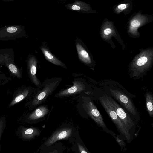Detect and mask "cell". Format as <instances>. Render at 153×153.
<instances>
[{
  "mask_svg": "<svg viewBox=\"0 0 153 153\" xmlns=\"http://www.w3.org/2000/svg\"><path fill=\"white\" fill-rule=\"evenodd\" d=\"M99 100L104 109L115 124L118 131L128 140L130 138L128 129L121 120L109 103L106 96L100 97Z\"/></svg>",
  "mask_w": 153,
  "mask_h": 153,
  "instance_id": "cell-1",
  "label": "cell"
},
{
  "mask_svg": "<svg viewBox=\"0 0 153 153\" xmlns=\"http://www.w3.org/2000/svg\"><path fill=\"white\" fill-rule=\"evenodd\" d=\"M25 36V27L21 25L9 26L0 28V41L16 40Z\"/></svg>",
  "mask_w": 153,
  "mask_h": 153,
  "instance_id": "cell-2",
  "label": "cell"
},
{
  "mask_svg": "<svg viewBox=\"0 0 153 153\" xmlns=\"http://www.w3.org/2000/svg\"><path fill=\"white\" fill-rule=\"evenodd\" d=\"M111 95L117 100L131 114L136 116L138 115L137 109L129 98L118 90L110 89Z\"/></svg>",
  "mask_w": 153,
  "mask_h": 153,
  "instance_id": "cell-3",
  "label": "cell"
},
{
  "mask_svg": "<svg viewBox=\"0 0 153 153\" xmlns=\"http://www.w3.org/2000/svg\"><path fill=\"white\" fill-rule=\"evenodd\" d=\"M60 79L52 81L45 85L43 89L36 95L32 101V104L36 106L43 102L56 88Z\"/></svg>",
  "mask_w": 153,
  "mask_h": 153,
  "instance_id": "cell-4",
  "label": "cell"
},
{
  "mask_svg": "<svg viewBox=\"0 0 153 153\" xmlns=\"http://www.w3.org/2000/svg\"><path fill=\"white\" fill-rule=\"evenodd\" d=\"M106 97L121 120L128 129L131 128L134 123L129 114L114 100L110 97Z\"/></svg>",
  "mask_w": 153,
  "mask_h": 153,
  "instance_id": "cell-5",
  "label": "cell"
},
{
  "mask_svg": "<svg viewBox=\"0 0 153 153\" xmlns=\"http://www.w3.org/2000/svg\"><path fill=\"white\" fill-rule=\"evenodd\" d=\"M72 132V129L69 128L61 129L53 134L46 141L45 144L50 146L58 140L67 139L71 136Z\"/></svg>",
  "mask_w": 153,
  "mask_h": 153,
  "instance_id": "cell-6",
  "label": "cell"
},
{
  "mask_svg": "<svg viewBox=\"0 0 153 153\" xmlns=\"http://www.w3.org/2000/svg\"><path fill=\"white\" fill-rule=\"evenodd\" d=\"M86 107L88 114L98 125L102 128L106 127L101 114L91 101L87 103Z\"/></svg>",
  "mask_w": 153,
  "mask_h": 153,
  "instance_id": "cell-7",
  "label": "cell"
},
{
  "mask_svg": "<svg viewBox=\"0 0 153 153\" xmlns=\"http://www.w3.org/2000/svg\"><path fill=\"white\" fill-rule=\"evenodd\" d=\"M37 61L36 58L32 55H28L27 64L30 78L34 84L37 87L40 85L39 82L36 76Z\"/></svg>",
  "mask_w": 153,
  "mask_h": 153,
  "instance_id": "cell-8",
  "label": "cell"
},
{
  "mask_svg": "<svg viewBox=\"0 0 153 153\" xmlns=\"http://www.w3.org/2000/svg\"><path fill=\"white\" fill-rule=\"evenodd\" d=\"M76 46L78 58L82 62L86 64H89L91 62L89 53L85 49L82 40L77 39L75 42Z\"/></svg>",
  "mask_w": 153,
  "mask_h": 153,
  "instance_id": "cell-9",
  "label": "cell"
},
{
  "mask_svg": "<svg viewBox=\"0 0 153 153\" xmlns=\"http://www.w3.org/2000/svg\"><path fill=\"white\" fill-rule=\"evenodd\" d=\"M73 83V86L60 92L56 94V96H63L74 94L85 90V86L83 82L79 81H74Z\"/></svg>",
  "mask_w": 153,
  "mask_h": 153,
  "instance_id": "cell-10",
  "label": "cell"
},
{
  "mask_svg": "<svg viewBox=\"0 0 153 153\" xmlns=\"http://www.w3.org/2000/svg\"><path fill=\"white\" fill-rule=\"evenodd\" d=\"M45 59L52 64L60 66L65 68L67 67L61 61L55 57L50 51L48 48L45 45H42L40 47Z\"/></svg>",
  "mask_w": 153,
  "mask_h": 153,
  "instance_id": "cell-11",
  "label": "cell"
},
{
  "mask_svg": "<svg viewBox=\"0 0 153 153\" xmlns=\"http://www.w3.org/2000/svg\"><path fill=\"white\" fill-rule=\"evenodd\" d=\"M67 9L79 12H87L89 9L87 5L79 0H76L73 3L65 5Z\"/></svg>",
  "mask_w": 153,
  "mask_h": 153,
  "instance_id": "cell-12",
  "label": "cell"
},
{
  "mask_svg": "<svg viewBox=\"0 0 153 153\" xmlns=\"http://www.w3.org/2000/svg\"><path fill=\"white\" fill-rule=\"evenodd\" d=\"M20 136L25 139H31L39 134V130L33 128H23L19 133Z\"/></svg>",
  "mask_w": 153,
  "mask_h": 153,
  "instance_id": "cell-13",
  "label": "cell"
},
{
  "mask_svg": "<svg viewBox=\"0 0 153 153\" xmlns=\"http://www.w3.org/2000/svg\"><path fill=\"white\" fill-rule=\"evenodd\" d=\"M49 111L48 108L44 106L39 107L29 116L28 119L33 120L40 118L46 114Z\"/></svg>",
  "mask_w": 153,
  "mask_h": 153,
  "instance_id": "cell-14",
  "label": "cell"
},
{
  "mask_svg": "<svg viewBox=\"0 0 153 153\" xmlns=\"http://www.w3.org/2000/svg\"><path fill=\"white\" fill-rule=\"evenodd\" d=\"M146 105L149 116H153V97L150 93L147 92L145 94Z\"/></svg>",
  "mask_w": 153,
  "mask_h": 153,
  "instance_id": "cell-15",
  "label": "cell"
},
{
  "mask_svg": "<svg viewBox=\"0 0 153 153\" xmlns=\"http://www.w3.org/2000/svg\"><path fill=\"white\" fill-rule=\"evenodd\" d=\"M29 91L28 89H25L21 93L16 96L12 100L10 104L9 107H11L17 103L20 102L24 99L28 94Z\"/></svg>",
  "mask_w": 153,
  "mask_h": 153,
  "instance_id": "cell-16",
  "label": "cell"
},
{
  "mask_svg": "<svg viewBox=\"0 0 153 153\" xmlns=\"http://www.w3.org/2000/svg\"><path fill=\"white\" fill-rule=\"evenodd\" d=\"M10 71L12 73L19 77L20 74L19 69L14 64V62H10L6 65Z\"/></svg>",
  "mask_w": 153,
  "mask_h": 153,
  "instance_id": "cell-17",
  "label": "cell"
},
{
  "mask_svg": "<svg viewBox=\"0 0 153 153\" xmlns=\"http://www.w3.org/2000/svg\"><path fill=\"white\" fill-rule=\"evenodd\" d=\"M3 120H0V142L5 127V122Z\"/></svg>",
  "mask_w": 153,
  "mask_h": 153,
  "instance_id": "cell-18",
  "label": "cell"
},
{
  "mask_svg": "<svg viewBox=\"0 0 153 153\" xmlns=\"http://www.w3.org/2000/svg\"><path fill=\"white\" fill-rule=\"evenodd\" d=\"M78 147L80 153H89L86 148L80 144L78 143Z\"/></svg>",
  "mask_w": 153,
  "mask_h": 153,
  "instance_id": "cell-19",
  "label": "cell"
},
{
  "mask_svg": "<svg viewBox=\"0 0 153 153\" xmlns=\"http://www.w3.org/2000/svg\"><path fill=\"white\" fill-rule=\"evenodd\" d=\"M131 26L134 28H137L140 25V22L137 20L135 19L133 20L131 23Z\"/></svg>",
  "mask_w": 153,
  "mask_h": 153,
  "instance_id": "cell-20",
  "label": "cell"
},
{
  "mask_svg": "<svg viewBox=\"0 0 153 153\" xmlns=\"http://www.w3.org/2000/svg\"><path fill=\"white\" fill-rule=\"evenodd\" d=\"M112 32L110 28H108L105 29L104 31V33L106 35H108L110 34Z\"/></svg>",
  "mask_w": 153,
  "mask_h": 153,
  "instance_id": "cell-21",
  "label": "cell"
},
{
  "mask_svg": "<svg viewBox=\"0 0 153 153\" xmlns=\"http://www.w3.org/2000/svg\"><path fill=\"white\" fill-rule=\"evenodd\" d=\"M126 5L125 4H121L119 5L118 6V8L120 10L124 9L126 8Z\"/></svg>",
  "mask_w": 153,
  "mask_h": 153,
  "instance_id": "cell-22",
  "label": "cell"
},
{
  "mask_svg": "<svg viewBox=\"0 0 153 153\" xmlns=\"http://www.w3.org/2000/svg\"><path fill=\"white\" fill-rule=\"evenodd\" d=\"M116 140L120 146H124V143L122 141L119 139V138L117 137L116 138Z\"/></svg>",
  "mask_w": 153,
  "mask_h": 153,
  "instance_id": "cell-23",
  "label": "cell"
},
{
  "mask_svg": "<svg viewBox=\"0 0 153 153\" xmlns=\"http://www.w3.org/2000/svg\"><path fill=\"white\" fill-rule=\"evenodd\" d=\"M50 153H58V152L56 150Z\"/></svg>",
  "mask_w": 153,
  "mask_h": 153,
  "instance_id": "cell-24",
  "label": "cell"
}]
</instances>
